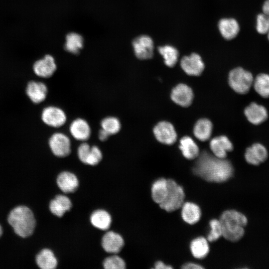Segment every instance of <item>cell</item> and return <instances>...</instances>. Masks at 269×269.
Segmentation results:
<instances>
[{
    "mask_svg": "<svg viewBox=\"0 0 269 269\" xmlns=\"http://www.w3.org/2000/svg\"><path fill=\"white\" fill-rule=\"evenodd\" d=\"M157 50L162 56L164 64L169 67H173L177 63L179 58V51L174 46L166 44L160 46Z\"/></svg>",
    "mask_w": 269,
    "mask_h": 269,
    "instance_id": "4316f807",
    "label": "cell"
},
{
    "mask_svg": "<svg viewBox=\"0 0 269 269\" xmlns=\"http://www.w3.org/2000/svg\"><path fill=\"white\" fill-rule=\"evenodd\" d=\"M256 29L258 32L261 34L268 33L269 30V16L263 12L258 15Z\"/></svg>",
    "mask_w": 269,
    "mask_h": 269,
    "instance_id": "d590c367",
    "label": "cell"
},
{
    "mask_svg": "<svg viewBox=\"0 0 269 269\" xmlns=\"http://www.w3.org/2000/svg\"><path fill=\"white\" fill-rule=\"evenodd\" d=\"M110 135L104 130L101 129L98 134L99 139L103 141L106 140Z\"/></svg>",
    "mask_w": 269,
    "mask_h": 269,
    "instance_id": "74e56055",
    "label": "cell"
},
{
    "mask_svg": "<svg viewBox=\"0 0 269 269\" xmlns=\"http://www.w3.org/2000/svg\"><path fill=\"white\" fill-rule=\"evenodd\" d=\"M182 268L184 269H203V267L197 264L189 263L183 265Z\"/></svg>",
    "mask_w": 269,
    "mask_h": 269,
    "instance_id": "8d00e7d4",
    "label": "cell"
},
{
    "mask_svg": "<svg viewBox=\"0 0 269 269\" xmlns=\"http://www.w3.org/2000/svg\"><path fill=\"white\" fill-rule=\"evenodd\" d=\"M57 183L63 192L68 193L73 192L77 189L79 181L76 176L73 173L63 171L58 176Z\"/></svg>",
    "mask_w": 269,
    "mask_h": 269,
    "instance_id": "44dd1931",
    "label": "cell"
},
{
    "mask_svg": "<svg viewBox=\"0 0 269 269\" xmlns=\"http://www.w3.org/2000/svg\"><path fill=\"white\" fill-rule=\"evenodd\" d=\"M179 148L183 155L188 159H193L199 155V149L194 140L188 136L182 137L180 140Z\"/></svg>",
    "mask_w": 269,
    "mask_h": 269,
    "instance_id": "d4e9b609",
    "label": "cell"
},
{
    "mask_svg": "<svg viewBox=\"0 0 269 269\" xmlns=\"http://www.w3.org/2000/svg\"><path fill=\"white\" fill-rule=\"evenodd\" d=\"M267 34H268V39L269 40V31L268 32V33Z\"/></svg>",
    "mask_w": 269,
    "mask_h": 269,
    "instance_id": "b9f144b4",
    "label": "cell"
},
{
    "mask_svg": "<svg viewBox=\"0 0 269 269\" xmlns=\"http://www.w3.org/2000/svg\"><path fill=\"white\" fill-rule=\"evenodd\" d=\"M193 167L194 173L203 179L211 182L226 181L233 174L231 163L225 158H220L206 151L199 154Z\"/></svg>",
    "mask_w": 269,
    "mask_h": 269,
    "instance_id": "6da1fadb",
    "label": "cell"
},
{
    "mask_svg": "<svg viewBox=\"0 0 269 269\" xmlns=\"http://www.w3.org/2000/svg\"><path fill=\"white\" fill-rule=\"evenodd\" d=\"M90 221L95 227L102 230L108 229L112 223L109 213L104 210H97L91 215Z\"/></svg>",
    "mask_w": 269,
    "mask_h": 269,
    "instance_id": "484cf974",
    "label": "cell"
},
{
    "mask_svg": "<svg viewBox=\"0 0 269 269\" xmlns=\"http://www.w3.org/2000/svg\"><path fill=\"white\" fill-rule=\"evenodd\" d=\"M69 132L74 139L83 142L88 140L91 134L89 124L82 118L76 119L71 122L69 126Z\"/></svg>",
    "mask_w": 269,
    "mask_h": 269,
    "instance_id": "9a60e30c",
    "label": "cell"
},
{
    "mask_svg": "<svg viewBox=\"0 0 269 269\" xmlns=\"http://www.w3.org/2000/svg\"><path fill=\"white\" fill-rule=\"evenodd\" d=\"M154 268L156 269H170L172 268L170 266L165 265L161 261H157L155 264Z\"/></svg>",
    "mask_w": 269,
    "mask_h": 269,
    "instance_id": "f35d334b",
    "label": "cell"
},
{
    "mask_svg": "<svg viewBox=\"0 0 269 269\" xmlns=\"http://www.w3.org/2000/svg\"><path fill=\"white\" fill-rule=\"evenodd\" d=\"M210 231L209 233L207 240L208 242L216 241L222 236L221 225L219 220L216 219L211 220L209 222Z\"/></svg>",
    "mask_w": 269,
    "mask_h": 269,
    "instance_id": "836d02e7",
    "label": "cell"
},
{
    "mask_svg": "<svg viewBox=\"0 0 269 269\" xmlns=\"http://www.w3.org/2000/svg\"><path fill=\"white\" fill-rule=\"evenodd\" d=\"M253 86L256 92L263 98L269 97V75L266 73L258 74L254 79Z\"/></svg>",
    "mask_w": 269,
    "mask_h": 269,
    "instance_id": "4dcf8cb0",
    "label": "cell"
},
{
    "mask_svg": "<svg viewBox=\"0 0 269 269\" xmlns=\"http://www.w3.org/2000/svg\"><path fill=\"white\" fill-rule=\"evenodd\" d=\"M208 240L203 237H199L192 240L190 250L193 257L198 259L207 256L209 251Z\"/></svg>",
    "mask_w": 269,
    "mask_h": 269,
    "instance_id": "f1b7e54d",
    "label": "cell"
},
{
    "mask_svg": "<svg viewBox=\"0 0 269 269\" xmlns=\"http://www.w3.org/2000/svg\"><path fill=\"white\" fill-rule=\"evenodd\" d=\"M71 207L72 203L70 199L63 195H57L51 201L49 204L51 213L59 217H62Z\"/></svg>",
    "mask_w": 269,
    "mask_h": 269,
    "instance_id": "603a6c76",
    "label": "cell"
},
{
    "mask_svg": "<svg viewBox=\"0 0 269 269\" xmlns=\"http://www.w3.org/2000/svg\"><path fill=\"white\" fill-rule=\"evenodd\" d=\"M124 245V241L122 237L113 231L107 232L102 238V246L104 250L109 253H119Z\"/></svg>",
    "mask_w": 269,
    "mask_h": 269,
    "instance_id": "d6986e66",
    "label": "cell"
},
{
    "mask_svg": "<svg viewBox=\"0 0 269 269\" xmlns=\"http://www.w3.org/2000/svg\"><path fill=\"white\" fill-rule=\"evenodd\" d=\"M56 70V64L54 58L50 55H46L42 59L35 61L33 70L38 76L42 78L50 77Z\"/></svg>",
    "mask_w": 269,
    "mask_h": 269,
    "instance_id": "4fadbf2b",
    "label": "cell"
},
{
    "mask_svg": "<svg viewBox=\"0 0 269 269\" xmlns=\"http://www.w3.org/2000/svg\"><path fill=\"white\" fill-rule=\"evenodd\" d=\"M133 47L136 57L140 60L150 59L153 55L154 42L151 37L141 35L133 40Z\"/></svg>",
    "mask_w": 269,
    "mask_h": 269,
    "instance_id": "52a82bcc",
    "label": "cell"
},
{
    "mask_svg": "<svg viewBox=\"0 0 269 269\" xmlns=\"http://www.w3.org/2000/svg\"><path fill=\"white\" fill-rule=\"evenodd\" d=\"M77 155L81 162L90 165H97L103 157L102 151L98 146H91L85 141L78 147Z\"/></svg>",
    "mask_w": 269,
    "mask_h": 269,
    "instance_id": "9c48e42d",
    "label": "cell"
},
{
    "mask_svg": "<svg viewBox=\"0 0 269 269\" xmlns=\"http://www.w3.org/2000/svg\"><path fill=\"white\" fill-rule=\"evenodd\" d=\"M172 100L176 104L183 107L189 106L193 101V93L192 89L184 84H179L172 90Z\"/></svg>",
    "mask_w": 269,
    "mask_h": 269,
    "instance_id": "7c38bea8",
    "label": "cell"
},
{
    "mask_svg": "<svg viewBox=\"0 0 269 269\" xmlns=\"http://www.w3.org/2000/svg\"><path fill=\"white\" fill-rule=\"evenodd\" d=\"M101 129L105 131L110 135L119 132L121 128L120 120L115 117H108L101 122Z\"/></svg>",
    "mask_w": 269,
    "mask_h": 269,
    "instance_id": "d6a6232c",
    "label": "cell"
},
{
    "mask_svg": "<svg viewBox=\"0 0 269 269\" xmlns=\"http://www.w3.org/2000/svg\"><path fill=\"white\" fill-rule=\"evenodd\" d=\"M8 222L15 233L23 238L30 236L35 227V219L32 212L24 206L13 209L8 215Z\"/></svg>",
    "mask_w": 269,
    "mask_h": 269,
    "instance_id": "3957f363",
    "label": "cell"
},
{
    "mask_svg": "<svg viewBox=\"0 0 269 269\" xmlns=\"http://www.w3.org/2000/svg\"><path fill=\"white\" fill-rule=\"evenodd\" d=\"M181 216L187 223L193 225L198 222L200 219L201 212L199 207L196 204L187 202L183 204Z\"/></svg>",
    "mask_w": 269,
    "mask_h": 269,
    "instance_id": "7402d4cb",
    "label": "cell"
},
{
    "mask_svg": "<svg viewBox=\"0 0 269 269\" xmlns=\"http://www.w3.org/2000/svg\"><path fill=\"white\" fill-rule=\"evenodd\" d=\"M222 230V236L231 242L240 240L245 233L244 228L247 225V217L242 213L234 210L224 211L219 220Z\"/></svg>",
    "mask_w": 269,
    "mask_h": 269,
    "instance_id": "7a4b0ae2",
    "label": "cell"
},
{
    "mask_svg": "<svg viewBox=\"0 0 269 269\" xmlns=\"http://www.w3.org/2000/svg\"><path fill=\"white\" fill-rule=\"evenodd\" d=\"M1 234H2V229L0 225V236H1Z\"/></svg>",
    "mask_w": 269,
    "mask_h": 269,
    "instance_id": "60d3db41",
    "label": "cell"
},
{
    "mask_svg": "<svg viewBox=\"0 0 269 269\" xmlns=\"http://www.w3.org/2000/svg\"><path fill=\"white\" fill-rule=\"evenodd\" d=\"M48 92L46 85L41 82L31 81L26 88V93L30 100L35 104H39L45 100Z\"/></svg>",
    "mask_w": 269,
    "mask_h": 269,
    "instance_id": "ffe728a7",
    "label": "cell"
},
{
    "mask_svg": "<svg viewBox=\"0 0 269 269\" xmlns=\"http://www.w3.org/2000/svg\"><path fill=\"white\" fill-rule=\"evenodd\" d=\"M263 12L269 16V0H266L263 5Z\"/></svg>",
    "mask_w": 269,
    "mask_h": 269,
    "instance_id": "ab89813d",
    "label": "cell"
},
{
    "mask_svg": "<svg viewBox=\"0 0 269 269\" xmlns=\"http://www.w3.org/2000/svg\"><path fill=\"white\" fill-rule=\"evenodd\" d=\"M212 124L207 119H201L197 121L194 129L193 134L199 140L205 141L209 139L212 131Z\"/></svg>",
    "mask_w": 269,
    "mask_h": 269,
    "instance_id": "cb8c5ba5",
    "label": "cell"
},
{
    "mask_svg": "<svg viewBox=\"0 0 269 269\" xmlns=\"http://www.w3.org/2000/svg\"><path fill=\"white\" fill-rule=\"evenodd\" d=\"M268 157V152L267 148L260 143H255L248 147L245 153L246 161L254 165H258L264 162Z\"/></svg>",
    "mask_w": 269,
    "mask_h": 269,
    "instance_id": "5bb4252c",
    "label": "cell"
},
{
    "mask_svg": "<svg viewBox=\"0 0 269 269\" xmlns=\"http://www.w3.org/2000/svg\"><path fill=\"white\" fill-rule=\"evenodd\" d=\"M218 27L221 36L226 40L235 38L240 31V25L233 18H223L218 22Z\"/></svg>",
    "mask_w": 269,
    "mask_h": 269,
    "instance_id": "ac0fdd59",
    "label": "cell"
},
{
    "mask_svg": "<svg viewBox=\"0 0 269 269\" xmlns=\"http://www.w3.org/2000/svg\"><path fill=\"white\" fill-rule=\"evenodd\" d=\"M210 147L213 154L220 158H225L228 152L233 149V145L225 135L215 137L210 142Z\"/></svg>",
    "mask_w": 269,
    "mask_h": 269,
    "instance_id": "e0dca14e",
    "label": "cell"
},
{
    "mask_svg": "<svg viewBox=\"0 0 269 269\" xmlns=\"http://www.w3.org/2000/svg\"><path fill=\"white\" fill-rule=\"evenodd\" d=\"M254 77L249 71L242 67H237L230 71L228 76L229 84L236 93L247 94L253 86Z\"/></svg>",
    "mask_w": 269,
    "mask_h": 269,
    "instance_id": "277c9868",
    "label": "cell"
},
{
    "mask_svg": "<svg viewBox=\"0 0 269 269\" xmlns=\"http://www.w3.org/2000/svg\"><path fill=\"white\" fill-rule=\"evenodd\" d=\"M167 196L164 201L159 204V206L167 212H173L182 207L185 194L182 187L174 180L167 179Z\"/></svg>",
    "mask_w": 269,
    "mask_h": 269,
    "instance_id": "5b68a950",
    "label": "cell"
},
{
    "mask_svg": "<svg viewBox=\"0 0 269 269\" xmlns=\"http://www.w3.org/2000/svg\"><path fill=\"white\" fill-rule=\"evenodd\" d=\"M36 262L42 269H53L57 265V261L53 253L49 249L42 250L36 256Z\"/></svg>",
    "mask_w": 269,
    "mask_h": 269,
    "instance_id": "83f0119b",
    "label": "cell"
},
{
    "mask_svg": "<svg viewBox=\"0 0 269 269\" xmlns=\"http://www.w3.org/2000/svg\"><path fill=\"white\" fill-rule=\"evenodd\" d=\"M244 114L248 121L255 125L263 123L268 117L267 109L255 102L251 103L245 109Z\"/></svg>",
    "mask_w": 269,
    "mask_h": 269,
    "instance_id": "2e32d148",
    "label": "cell"
},
{
    "mask_svg": "<svg viewBox=\"0 0 269 269\" xmlns=\"http://www.w3.org/2000/svg\"><path fill=\"white\" fill-rule=\"evenodd\" d=\"M103 267L106 269H124L126 268V264L120 257L114 255L104 260Z\"/></svg>",
    "mask_w": 269,
    "mask_h": 269,
    "instance_id": "e575fe53",
    "label": "cell"
},
{
    "mask_svg": "<svg viewBox=\"0 0 269 269\" xmlns=\"http://www.w3.org/2000/svg\"><path fill=\"white\" fill-rule=\"evenodd\" d=\"M41 117L45 125L55 128L62 127L67 121L64 111L55 106H48L43 109Z\"/></svg>",
    "mask_w": 269,
    "mask_h": 269,
    "instance_id": "ba28073f",
    "label": "cell"
},
{
    "mask_svg": "<svg viewBox=\"0 0 269 269\" xmlns=\"http://www.w3.org/2000/svg\"><path fill=\"white\" fill-rule=\"evenodd\" d=\"M180 66L187 75L197 76L202 74L204 69L205 65L199 54L192 53L181 58Z\"/></svg>",
    "mask_w": 269,
    "mask_h": 269,
    "instance_id": "30bf717a",
    "label": "cell"
},
{
    "mask_svg": "<svg viewBox=\"0 0 269 269\" xmlns=\"http://www.w3.org/2000/svg\"><path fill=\"white\" fill-rule=\"evenodd\" d=\"M83 38L78 33L71 32L66 36L65 49L72 54H77L83 46Z\"/></svg>",
    "mask_w": 269,
    "mask_h": 269,
    "instance_id": "1f68e13d",
    "label": "cell"
},
{
    "mask_svg": "<svg viewBox=\"0 0 269 269\" xmlns=\"http://www.w3.org/2000/svg\"><path fill=\"white\" fill-rule=\"evenodd\" d=\"M153 134L160 142L168 145L174 143L176 140L177 134L173 126L169 122H159L153 128Z\"/></svg>",
    "mask_w": 269,
    "mask_h": 269,
    "instance_id": "8fae6325",
    "label": "cell"
},
{
    "mask_svg": "<svg viewBox=\"0 0 269 269\" xmlns=\"http://www.w3.org/2000/svg\"><path fill=\"white\" fill-rule=\"evenodd\" d=\"M168 192L167 180L161 178L157 179L152 184L151 195L153 201L160 204L165 199Z\"/></svg>",
    "mask_w": 269,
    "mask_h": 269,
    "instance_id": "f546056e",
    "label": "cell"
},
{
    "mask_svg": "<svg viewBox=\"0 0 269 269\" xmlns=\"http://www.w3.org/2000/svg\"><path fill=\"white\" fill-rule=\"evenodd\" d=\"M48 144L52 152L57 157H64L71 152L70 139L62 133L53 134L49 139Z\"/></svg>",
    "mask_w": 269,
    "mask_h": 269,
    "instance_id": "8992f818",
    "label": "cell"
}]
</instances>
